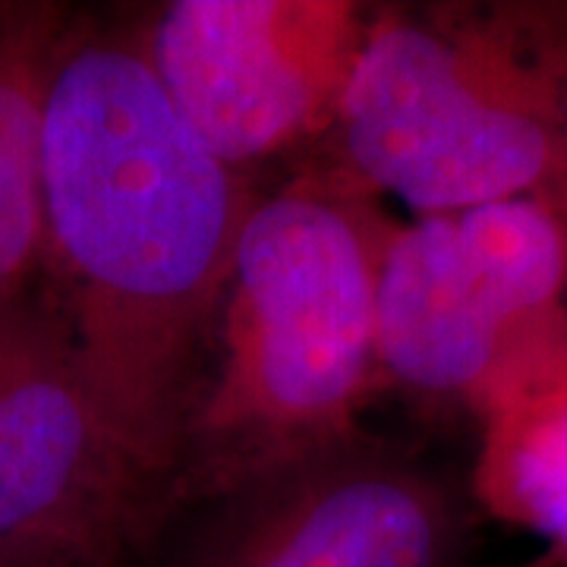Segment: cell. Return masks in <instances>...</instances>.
I'll return each mask as SVG.
<instances>
[{
    "label": "cell",
    "instance_id": "6da1fadb",
    "mask_svg": "<svg viewBox=\"0 0 567 567\" xmlns=\"http://www.w3.org/2000/svg\"><path fill=\"white\" fill-rule=\"evenodd\" d=\"M256 196L167 99L136 20L70 13L41 107V287L167 483Z\"/></svg>",
    "mask_w": 567,
    "mask_h": 567
},
{
    "label": "cell",
    "instance_id": "9c48e42d",
    "mask_svg": "<svg viewBox=\"0 0 567 567\" xmlns=\"http://www.w3.org/2000/svg\"><path fill=\"white\" fill-rule=\"evenodd\" d=\"M476 271L520 338L543 331L567 293V227L543 199H502L454 215Z\"/></svg>",
    "mask_w": 567,
    "mask_h": 567
},
{
    "label": "cell",
    "instance_id": "7c38bea8",
    "mask_svg": "<svg viewBox=\"0 0 567 567\" xmlns=\"http://www.w3.org/2000/svg\"><path fill=\"white\" fill-rule=\"evenodd\" d=\"M565 121H567V89H565Z\"/></svg>",
    "mask_w": 567,
    "mask_h": 567
},
{
    "label": "cell",
    "instance_id": "ba28073f",
    "mask_svg": "<svg viewBox=\"0 0 567 567\" xmlns=\"http://www.w3.org/2000/svg\"><path fill=\"white\" fill-rule=\"evenodd\" d=\"M70 7L0 0V309L41 281V107Z\"/></svg>",
    "mask_w": 567,
    "mask_h": 567
},
{
    "label": "cell",
    "instance_id": "8fae6325",
    "mask_svg": "<svg viewBox=\"0 0 567 567\" xmlns=\"http://www.w3.org/2000/svg\"><path fill=\"white\" fill-rule=\"evenodd\" d=\"M0 567H114L82 555L70 548H44V546H20V548H0Z\"/></svg>",
    "mask_w": 567,
    "mask_h": 567
},
{
    "label": "cell",
    "instance_id": "7a4b0ae2",
    "mask_svg": "<svg viewBox=\"0 0 567 567\" xmlns=\"http://www.w3.org/2000/svg\"><path fill=\"white\" fill-rule=\"evenodd\" d=\"M385 224L322 181L256 196L224 287L174 480L208 476L353 429L379 365Z\"/></svg>",
    "mask_w": 567,
    "mask_h": 567
},
{
    "label": "cell",
    "instance_id": "8992f818",
    "mask_svg": "<svg viewBox=\"0 0 567 567\" xmlns=\"http://www.w3.org/2000/svg\"><path fill=\"white\" fill-rule=\"evenodd\" d=\"M365 29L347 0H174L140 39L183 121L244 174L331 126Z\"/></svg>",
    "mask_w": 567,
    "mask_h": 567
},
{
    "label": "cell",
    "instance_id": "52a82bcc",
    "mask_svg": "<svg viewBox=\"0 0 567 567\" xmlns=\"http://www.w3.org/2000/svg\"><path fill=\"white\" fill-rule=\"evenodd\" d=\"M379 365L425 398H476L498 410L524 341L466 256L454 215L388 234L375 290Z\"/></svg>",
    "mask_w": 567,
    "mask_h": 567
},
{
    "label": "cell",
    "instance_id": "30bf717a",
    "mask_svg": "<svg viewBox=\"0 0 567 567\" xmlns=\"http://www.w3.org/2000/svg\"><path fill=\"white\" fill-rule=\"evenodd\" d=\"M486 488L495 505L567 548V379L495 413Z\"/></svg>",
    "mask_w": 567,
    "mask_h": 567
},
{
    "label": "cell",
    "instance_id": "277c9868",
    "mask_svg": "<svg viewBox=\"0 0 567 567\" xmlns=\"http://www.w3.org/2000/svg\"><path fill=\"white\" fill-rule=\"evenodd\" d=\"M464 511L357 429L174 480L117 567H464Z\"/></svg>",
    "mask_w": 567,
    "mask_h": 567
},
{
    "label": "cell",
    "instance_id": "3957f363",
    "mask_svg": "<svg viewBox=\"0 0 567 567\" xmlns=\"http://www.w3.org/2000/svg\"><path fill=\"white\" fill-rule=\"evenodd\" d=\"M344 167L420 218L539 199L567 162L565 92L498 29L369 20L334 114Z\"/></svg>",
    "mask_w": 567,
    "mask_h": 567
},
{
    "label": "cell",
    "instance_id": "5b68a950",
    "mask_svg": "<svg viewBox=\"0 0 567 567\" xmlns=\"http://www.w3.org/2000/svg\"><path fill=\"white\" fill-rule=\"evenodd\" d=\"M167 486L104 406L41 281L0 309V548L117 567Z\"/></svg>",
    "mask_w": 567,
    "mask_h": 567
}]
</instances>
